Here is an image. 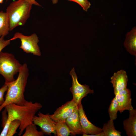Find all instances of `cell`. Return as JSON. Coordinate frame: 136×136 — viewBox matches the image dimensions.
<instances>
[{
	"mask_svg": "<svg viewBox=\"0 0 136 136\" xmlns=\"http://www.w3.org/2000/svg\"><path fill=\"white\" fill-rule=\"evenodd\" d=\"M42 107V105L38 102L33 103L26 100L23 105L11 104L6 106L8 115L7 122H11L15 120H19L20 124V131L18 135L20 136L26 127L33 123V118L36 113Z\"/></svg>",
	"mask_w": 136,
	"mask_h": 136,
	"instance_id": "cell-1",
	"label": "cell"
},
{
	"mask_svg": "<svg viewBox=\"0 0 136 136\" xmlns=\"http://www.w3.org/2000/svg\"><path fill=\"white\" fill-rule=\"evenodd\" d=\"M16 80L7 84L8 89L4 103L0 106V112L7 105L11 104L23 105L26 100L24 95L29 74L26 63L22 65Z\"/></svg>",
	"mask_w": 136,
	"mask_h": 136,
	"instance_id": "cell-2",
	"label": "cell"
},
{
	"mask_svg": "<svg viewBox=\"0 0 136 136\" xmlns=\"http://www.w3.org/2000/svg\"><path fill=\"white\" fill-rule=\"evenodd\" d=\"M33 3L28 0L12 2L6 10L9 18L10 31L16 27L24 25L29 17Z\"/></svg>",
	"mask_w": 136,
	"mask_h": 136,
	"instance_id": "cell-3",
	"label": "cell"
},
{
	"mask_svg": "<svg viewBox=\"0 0 136 136\" xmlns=\"http://www.w3.org/2000/svg\"><path fill=\"white\" fill-rule=\"evenodd\" d=\"M22 65L12 54L0 52V74L5 79V84L15 80L14 76L19 73Z\"/></svg>",
	"mask_w": 136,
	"mask_h": 136,
	"instance_id": "cell-4",
	"label": "cell"
},
{
	"mask_svg": "<svg viewBox=\"0 0 136 136\" xmlns=\"http://www.w3.org/2000/svg\"><path fill=\"white\" fill-rule=\"evenodd\" d=\"M18 39H20L21 42L19 48L24 52L27 53H32L34 55L41 56L40 48L38 44L39 42V37L36 33H34L28 36L20 32H16L9 40L11 41Z\"/></svg>",
	"mask_w": 136,
	"mask_h": 136,
	"instance_id": "cell-5",
	"label": "cell"
},
{
	"mask_svg": "<svg viewBox=\"0 0 136 136\" xmlns=\"http://www.w3.org/2000/svg\"><path fill=\"white\" fill-rule=\"evenodd\" d=\"M70 75L72 78V86L70 88L73 96V99L78 105L81 103L82 99L88 94L93 93L94 90L91 89L89 86L85 84L82 85L80 83L75 72L74 67L72 69Z\"/></svg>",
	"mask_w": 136,
	"mask_h": 136,
	"instance_id": "cell-6",
	"label": "cell"
},
{
	"mask_svg": "<svg viewBox=\"0 0 136 136\" xmlns=\"http://www.w3.org/2000/svg\"><path fill=\"white\" fill-rule=\"evenodd\" d=\"M38 115V116H34L33 123L40 127L41 131L44 134L51 135L52 133L56 136L55 130L56 122L51 118L49 113L44 114L39 112Z\"/></svg>",
	"mask_w": 136,
	"mask_h": 136,
	"instance_id": "cell-7",
	"label": "cell"
},
{
	"mask_svg": "<svg viewBox=\"0 0 136 136\" xmlns=\"http://www.w3.org/2000/svg\"><path fill=\"white\" fill-rule=\"evenodd\" d=\"M77 106V105L72 99L57 108L53 114L50 115V117L55 122L65 121Z\"/></svg>",
	"mask_w": 136,
	"mask_h": 136,
	"instance_id": "cell-8",
	"label": "cell"
},
{
	"mask_svg": "<svg viewBox=\"0 0 136 136\" xmlns=\"http://www.w3.org/2000/svg\"><path fill=\"white\" fill-rule=\"evenodd\" d=\"M78 105L80 122L83 133L92 135L102 132V128L96 126L88 120L81 103Z\"/></svg>",
	"mask_w": 136,
	"mask_h": 136,
	"instance_id": "cell-9",
	"label": "cell"
},
{
	"mask_svg": "<svg viewBox=\"0 0 136 136\" xmlns=\"http://www.w3.org/2000/svg\"><path fill=\"white\" fill-rule=\"evenodd\" d=\"M118 104V111L121 113L125 110L130 111L133 109L132 105L130 90L126 88L115 94Z\"/></svg>",
	"mask_w": 136,
	"mask_h": 136,
	"instance_id": "cell-10",
	"label": "cell"
},
{
	"mask_svg": "<svg viewBox=\"0 0 136 136\" xmlns=\"http://www.w3.org/2000/svg\"><path fill=\"white\" fill-rule=\"evenodd\" d=\"M128 80L126 72L121 70L115 72L111 78L114 94L126 88Z\"/></svg>",
	"mask_w": 136,
	"mask_h": 136,
	"instance_id": "cell-11",
	"label": "cell"
},
{
	"mask_svg": "<svg viewBox=\"0 0 136 136\" xmlns=\"http://www.w3.org/2000/svg\"><path fill=\"white\" fill-rule=\"evenodd\" d=\"M65 122L71 131V134L74 135L82 134L79 119L78 105L74 111L65 120Z\"/></svg>",
	"mask_w": 136,
	"mask_h": 136,
	"instance_id": "cell-12",
	"label": "cell"
},
{
	"mask_svg": "<svg viewBox=\"0 0 136 136\" xmlns=\"http://www.w3.org/2000/svg\"><path fill=\"white\" fill-rule=\"evenodd\" d=\"M128 118L123 121V128L128 136H136V110L129 111Z\"/></svg>",
	"mask_w": 136,
	"mask_h": 136,
	"instance_id": "cell-13",
	"label": "cell"
},
{
	"mask_svg": "<svg viewBox=\"0 0 136 136\" xmlns=\"http://www.w3.org/2000/svg\"><path fill=\"white\" fill-rule=\"evenodd\" d=\"M124 45L127 51L130 54L136 56V27L134 26L125 36Z\"/></svg>",
	"mask_w": 136,
	"mask_h": 136,
	"instance_id": "cell-14",
	"label": "cell"
},
{
	"mask_svg": "<svg viewBox=\"0 0 136 136\" xmlns=\"http://www.w3.org/2000/svg\"><path fill=\"white\" fill-rule=\"evenodd\" d=\"M10 31L9 22L7 13L0 11V37H4L8 35Z\"/></svg>",
	"mask_w": 136,
	"mask_h": 136,
	"instance_id": "cell-15",
	"label": "cell"
},
{
	"mask_svg": "<svg viewBox=\"0 0 136 136\" xmlns=\"http://www.w3.org/2000/svg\"><path fill=\"white\" fill-rule=\"evenodd\" d=\"M104 136H121L122 133L116 130L113 120L110 119L105 123L102 128Z\"/></svg>",
	"mask_w": 136,
	"mask_h": 136,
	"instance_id": "cell-16",
	"label": "cell"
},
{
	"mask_svg": "<svg viewBox=\"0 0 136 136\" xmlns=\"http://www.w3.org/2000/svg\"><path fill=\"white\" fill-rule=\"evenodd\" d=\"M55 130L57 136H68L71 133L65 121H58L56 122Z\"/></svg>",
	"mask_w": 136,
	"mask_h": 136,
	"instance_id": "cell-17",
	"label": "cell"
},
{
	"mask_svg": "<svg viewBox=\"0 0 136 136\" xmlns=\"http://www.w3.org/2000/svg\"><path fill=\"white\" fill-rule=\"evenodd\" d=\"M25 131L22 136H43L44 133L37 130L36 125L33 123L28 125L25 128Z\"/></svg>",
	"mask_w": 136,
	"mask_h": 136,
	"instance_id": "cell-18",
	"label": "cell"
},
{
	"mask_svg": "<svg viewBox=\"0 0 136 136\" xmlns=\"http://www.w3.org/2000/svg\"><path fill=\"white\" fill-rule=\"evenodd\" d=\"M118 111V104L115 97L111 102L108 108V112L110 119L116 120L117 117V113Z\"/></svg>",
	"mask_w": 136,
	"mask_h": 136,
	"instance_id": "cell-19",
	"label": "cell"
},
{
	"mask_svg": "<svg viewBox=\"0 0 136 136\" xmlns=\"http://www.w3.org/2000/svg\"><path fill=\"white\" fill-rule=\"evenodd\" d=\"M20 124V122L19 120L15 119L11 121L8 129L7 136H13L17 133V130Z\"/></svg>",
	"mask_w": 136,
	"mask_h": 136,
	"instance_id": "cell-20",
	"label": "cell"
},
{
	"mask_svg": "<svg viewBox=\"0 0 136 136\" xmlns=\"http://www.w3.org/2000/svg\"><path fill=\"white\" fill-rule=\"evenodd\" d=\"M73 2L78 4L83 8V10L87 12L90 8L91 4L88 0H67Z\"/></svg>",
	"mask_w": 136,
	"mask_h": 136,
	"instance_id": "cell-21",
	"label": "cell"
},
{
	"mask_svg": "<svg viewBox=\"0 0 136 136\" xmlns=\"http://www.w3.org/2000/svg\"><path fill=\"white\" fill-rule=\"evenodd\" d=\"M8 89L7 85L5 84L0 88V106L3 104L5 101L4 96L5 92L7 91Z\"/></svg>",
	"mask_w": 136,
	"mask_h": 136,
	"instance_id": "cell-22",
	"label": "cell"
},
{
	"mask_svg": "<svg viewBox=\"0 0 136 136\" xmlns=\"http://www.w3.org/2000/svg\"><path fill=\"white\" fill-rule=\"evenodd\" d=\"M4 37H0V52L6 47L9 45L10 44V41L9 39L5 40Z\"/></svg>",
	"mask_w": 136,
	"mask_h": 136,
	"instance_id": "cell-23",
	"label": "cell"
},
{
	"mask_svg": "<svg viewBox=\"0 0 136 136\" xmlns=\"http://www.w3.org/2000/svg\"><path fill=\"white\" fill-rule=\"evenodd\" d=\"M5 108V109L2 113V126L3 128L4 127L6 123L8 118L7 111L6 109Z\"/></svg>",
	"mask_w": 136,
	"mask_h": 136,
	"instance_id": "cell-24",
	"label": "cell"
},
{
	"mask_svg": "<svg viewBox=\"0 0 136 136\" xmlns=\"http://www.w3.org/2000/svg\"><path fill=\"white\" fill-rule=\"evenodd\" d=\"M82 134L83 136H104V133L103 131L99 133L94 135H89L84 133H83Z\"/></svg>",
	"mask_w": 136,
	"mask_h": 136,
	"instance_id": "cell-25",
	"label": "cell"
},
{
	"mask_svg": "<svg viewBox=\"0 0 136 136\" xmlns=\"http://www.w3.org/2000/svg\"><path fill=\"white\" fill-rule=\"evenodd\" d=\"M31 2L33 3V5L37 6H41L35 0H28Z\"/></svg>",
	"mask_w": 136,
	"mask_h": 136,
	"instance_id": "cell-26",
	"label": "cell"
},
{
	"mask_svg": "<svg viewBox=\"0 0 136 136\" xmlns=\"http://www.w3.org/2000/svg\"><path fill=\"white\" fill-rule=\"evenodd\" d=\"M51 1L53 4H56L58 1V0H51Z\"/></svg>",
	"mask_w": 136,
	"mask_h": 136,
	"instance_id": "cell-27",
	"label": "cell"
},
{
	"mask_svg": "<svg viewBox=\"0 0 136 136\" xmlns=\"http://www.w3.org/2000/svg\"><path fill=\"white\" fill-rule=\"evenodd\" d=\"M4 0H0V4H2L3 3Z\"/></svg>",
	"mask_w": 136,
	"mask_h": 136,
	"instance_id": "cell-28",
	"label": "cell"
}]
</instances>
